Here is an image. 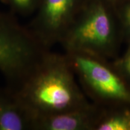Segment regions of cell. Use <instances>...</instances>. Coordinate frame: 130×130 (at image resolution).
<instances>
[{
  "mask_svg": "<svg viewBox=\"0 0 130 130\" xmlns=\"http://www.w3.org/2000/svg\"><path fill=\"white\" fill-rule=\"evenodd\" d=\"M123 39L130 44V0H126L116 7Z\"/></svg>",
  "mask_w": 130,
  "mask_h": 130,
  "instance_id": "obj_9",
  "label": "cell"
},
{
  "mask_svg": "<svg viewBox=\"0 0 130 130\" xmlns=\"http://www.w3.org/2000/svg\"><path fill=\"white\" fill-rule=\"evenodd\" d=\"M13 13L27 16L35 13L41 0H1Z\"/></svg>",
  "mask_w": 130,
  "mask_h": 130,
  "instance_id": "obj_8",
  "label": "cell"
},
{
  "mask_svg": "<svg viewBox=\"0 0 130 130\" xmlns=\"http://www.w3.org/2000/svg\"><path fill=\"white\" fill-rule=\"evenodd\" d=\"M106 1L110 3V4H111L116 9V7H118L119 6L122 4L126 0H106Z\"/></svg>",
  "mask_w": 130,
  "mask_h": 130,
  "instance_id": "obj_11",
  "label": "cell"
},
{
  "mask_svg": "<svg viewBox=\"0 0 130 130\" xmlns=\"http://www.w3.org/2000/svg\"><path fill=\"white\" fill-rule=\"evenodd\" d=\"M113 68L130 88V44L123 56L115 60Z\"/></svg>",
  "mask_w": 130,
  "mask_h": 130,
  "instance_id": "obj_10",
  "label": "cell"
},
{
  "mask_svg": "<svg viewBox=\"0 0 130 130\" xmlns=\"http://www.w3.org/2000/svg\"><path fill=\"white\" fill-rule=\"evenodd\" d=\"M36 116L15 89L0 88V130H34Z\"/></svg>",
  "mask_w": 130,
  "mask_h": 130,
  "instance_id": "obj_6",
  "label": "cell"
},
{
  "mask_svg": "<svg viewBox=\"0 0 130 130\" xmlns=\"http://www.w3.org/2000/svg\"><path fill=\"white\" fill-rule=\"evenodd\" d=\"M123 39L116 8L106 0H86L60 44L65 52L105 61L116 57Z\"/></svg>",
  "mask_w": 130,
  "mask_h": 130,
  "instance_id": "obj_2",
  "label": "cell"
},
{
  "mask_svg": "<svg viewBox=\"0 0 130 130\" xmlns=\"http://www.w3.org/2000/svg\"><path fill=\"white\" fill-rule=\"evenodd\" d=\"M86 0H41L30 29L45 48L60 43Z\"/></svg>",
  "mask_w": 130,
  "mask_h": 130,
  "instance_id": "obj_4",
  "label": "cell"
},
{
  "mask_svg": "<svg viewBox=\"0 0 130 130\" xmlns=\"http://www.w3.org/2000/svg\"><path fill=\"white\" fill-rule=\"evenodd\" d=\"M105 110L89 104L76 109L37 117L34 130H95Z\"/></svg>",
  "mask_w": 130,
  "mask_h": 130,
  "instance_id": "obj_5",
  "label": "cell"
},
{
  "mask_svg": "<svg viewBox=\"0 0 130 130\" xmlns=\"http://www.w3.org/2000/svg\"><path fill=\"white\" fill-rule=\"evenodd\" d=\"M75 75L65 54L49 50L15 90L36 119L76 109L90 103Z\"/></svg>",
  "mask_w": 130,
  "mask_h": 130,
  "instance_id": "obj_1",
  "label": "cell"
},
{
  "mask_svg": "<svg viewBox=\"0 0 130 130\" xmlns=\"http://www.w3.org/2000/svg\"><path fill=\"white\" fill-rule=\"evenodd\" d=\"M85 90L101 104L130 106V88L106 61L78 52H65Z\"/></svg>",
  "mask_w": 130,
  "mask_h": 130,
  "instance_id": "obj_3",
  "label": "cell"
},
{
  "mask_svg": "<svg viewBox=\"0 0 130 130\" xmlns=\"http://www.w3.org/2000/svg\"><path fill=\"white\" fill-rule=\"evenodd\" d=\"M95 130H130V106L122 105L113 111L105 110Z\"/></svg>",
  "mask_w": 130,
  "mask_h": 130,
  "instance_id": "obj_7",
  "label": "cell"
}]
</instances>
